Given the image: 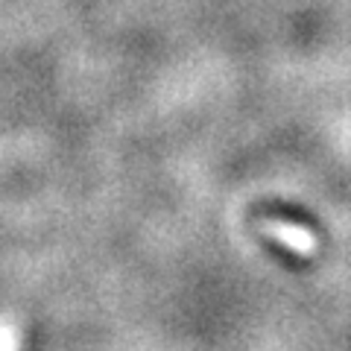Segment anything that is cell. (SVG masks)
I'll list each match as a JSON object with an SVG mask.
<instances>
[{"mask_svg": "<svg viewBox=\"0 0 351 351\" xmlns=\"http://www.w3.org/2000/svg\"><path fill=\"white\" fill-rule=\"evenodd\" d=\"M276 237H281L284 243H290L293 249H299V252H307L313 246V240L307 237L304 232H299V228H290V226H276Z\"/></svg>", "mask_w": 351, "mask_h": 351, "instance_id": "6da1fadb", "label": "cell"}]
</instances>
